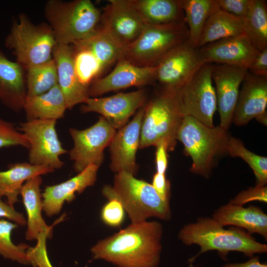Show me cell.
<instances>
[{"mask_svg":"<svg viewBox=\"0 0 267 267\" xmlns=\"http://www.w3.org/2000/svg\"><path fill=\"white\" fill-rule=\"evenodd\" d=\"M163 226L156 221L131 223L91 248L94 260L116 267H157L160 261Z\"/></svg>","mask_w":267,"mask_h":267,"instance_id":"cell-1","label":"cell"},{"mask_svg":"<svg viewBox=\"0 0 267 267\" xmlns=\"http://www.w3.org/2000/svg\"><path fill=\"white\" fill-rule=\"evenodd\" d=\"M178 238L185 245L196 244L200 247L199 252L189 260V263L211 250L218 251L222 257L230 251H237L251 258L256 254L267 252V246L257 241L248 232L239 227L225 229L209 217H200L196 222L185 225Z\"/></svg>","mask_w":267,"mask_h":267,"instance_id":"cell-2","label":"cell"},{"mask_svg":"<svg viewBox=\"0 0 267 267\" xmlns=\"http://www.w3.org/2000/svg\"><path fill=\"white\" fill-rule=\"evenodd\" d=\"M44 15L57 44L72 45L86 40L100 26L101 12L90 0H48Z\"/></svg>","mask_w":267,"mask_h":267,"instance_id":"cell-3","label":"cell"},{"mask_svg":"<svg viewBox=\"0 0 267 267\" xmlns=\"http://www.w3.org/2000/svg\"><path fill=\"white\" fill-rule=\"evenodd\" d=\"M102 193L108 200L121 203L132 223L142 222L151 217L165 221L171 218L170 200H163L152 184L129 173L116 174L113 186L105 185Z\"/></svg>","mask_w":267,"mask_h":267,"instance_id":"cell-4","label":"cell"},{"mask_svg":"<svg viewBox=\"0 0 267 267\" xmlns=\"http://www.w3.org/2000/svg\"><path fill=\"white\" fill-rule=\"evenodd\" d=\"M229 134L220 126H209L191 116H184L177 140L184 146V153L192 164L190 171L206 178L210 177L216 159L226 153Z\"/></svg>","mask_w":267,"mask_h":267,"instance_id":"cell-5","label":"cell"},{"mask_svg":"<svg viewBox=\"0 0 267 267\" xmlns=\"http://www.w3.org/2000/svg\"><path fill=\"white\" fill-rule=\"evenodd\" d=\"M183 118L178 91L160 88L145 105L139 148L163 141L168 151L174 150Z\"/></svg>","mask_w":267,"mask_h":267,"instance_id":"cell-6","label":"cell"},{"mask_svg":"<svg viewBox=\"0 0 267 267\" xmlns=\"http://www.w3.org/2000/svg\"><path fill=\"white\" fill-rule=\"evenodd\" d=\"M56 44L48 23L35 24L23 12L18 15L17 20H13L4 40L5 46L12 51L16 61L26 70L51 60Z\"/></svg>","mask_w":267,"mask_h":267,"instance_id":"cell-7","label":"cell"},{"mask_svg":"<svg viewBox=\"0 0 267 267\" xmlns=\"http://www.w3.org/2000/svg\"><path fill=\"white\" fill-rule=\"evenodd\" d=\"M185 21L165 25L146 24L137 39L125 49L123 58L140 67H156L163 57L187 41Z\"/></svg>","mask_w":267,"mask_h":267,"instance_id":"cell-8","label":"cell"},{"mask_svg":"<svg viewBox=\"0 0 267 267\" xmlns=\"http://www.w3.org/2000/svg\"><path fill=\"white\" fill-rule=\"evenodd\" d=\"M56 121L37 119L19 124L18 130L29 142L28 160L31 164L48 166L54 170L63 167L64 163L59 157L67 151L58 138Z\"/></svg>","mask_w":267,"mask_h":267,"instance_id":"cell-9","label":"cell"},{"mask_svg":"<svg viewBox=\"0 0 267 267\" xmlns=\"http://www.w3.org/2000/svg\"><path fill=\"white\" fill-rule=\"evenodd\" d=\"M178 96L183 117L191 116L213 126L217 98L211 78V64H205L179 90Z\"/></svg>","mask_w":267,"mask_h":267,"instance_id":"cell-10","label":"cell"},{"mask_svg":"<svg viewBox=\"0 0 267 267\" xmlns=\"http://www.w3.org/2000/svg\"><path fill=\"white\" fill-rule=\"evenodd\" d=\"M69 132L74 142L69 157L74 161V168L78 174L90 165L100 167L104 159V150L116 133L102 116L88 128L83 130L70 128Z\"/></svg>","mask_w":267,"mask_h":267,"instance_id":"cell-11","label":"cell"},{"mask_svg":"<svg viewBox=\"0 0 267 267\" xmlns=\"http://www.w3.org/2000/svg\"><path fill=\"white\" fill-rule=\"evenodd\" d=\"M206 64L199 50L187 41L169 51L156 67V81L161 88L179 90Z\"/></svg>","mask_w":267,"mask_h":267,"instance_id":"cell-12","label":"cell"},{"mask_svg":"<svg viewBox=\"0 0 267 267\" xmlns=\"http://www.w3.org/2000/svg\"><path fill=\"white\" fill-rule=\"evenodd\" d=\"M103 8L100 28L126 48L139 37L145 26L131 0H109Z\"/></svg>","mask_w":267,"mask_h":267,"instance_id":"cell-13","label":"cell"},{"mask_svg":"<svg viewBox=\"0 0 267 267\" xmlns=\"http://www.w3.org/2000/svg\"><path fill=\"white\" fill-rule=\"evenodd\" d=\"M144 90L119 93L106 97H87L80 107L83 113L100 114L115 130L124 126L137 109L145 105Z\"/></svg>","mask_w":267,"mask_h":267,"instance_id":"cell-14","label":"cell"},{"mask_svg":"<svg viewBox=\"0 0 267 267\" xmlns=\"http://www.w3.org/2000/svg\"><path fill=\"white\" fill-rule=\"evenodd\" d=\"M248 70L226 64H211V78L215 85L220 127L227 131L238 97L239 88Z\"/></svg>","mask_w":267,"mask_h":267,"instance_id":"cell-15","label":"cell"},{"mask_svg":"<svg viewBox=\"0 0 267 267\" xmlns=\"http://www.w3.org/2000/svg\"><path fill=\"white\" fill-rule=\"evenodd\" d=\"M144 106L139 109L134 118L116 133L110 144V168L116 174L124 172L133 176L138 170L135 154L139 148L140 130Z\"/></svg>","mask_w":267,"mask_h":267,"instance_id":"cell-16","label":"cell"},{"mask_svg":"<svg viewBox=\"0 0 267 267\" xmlns=\"http://www.w3.org/2000/svg\"><path fill=\"white\" fill-rule=\"evenodd\" d=\"M199 50L206 64L234 65L247 70L259 53L244 33L209 43Z\"/></svg>","mask_w":267,"mask_h":267,"instance_id":"cell-17","label":"cell"},{"mask_svg":"<svg viewBox=\"0 0 267 267\" xmlns=\"http://www.w3.org/2000/svg\"><path fill=\"white\" fill-rule=\"evenodd\" d=\"M156 67L137 66L122 57L109 74L90 85L88 96L97 97L111 91L151 84L156 81Z\"/></svg>","mask_w":267,"mask_h":267,"instance_id":"cell-18","label":"cell"},{"mask_svg":"<svg viewBox=\"0 0 267 267\" xmlns=\"http://www.w3.org/2000/svg\"><path fill=\"white\" fill-rule=\"evenodd\" d=\"M241 85L232 118V123L239 126L266 113L267 106V77L248 71Z\"/></svg>","mask_w":267,"mask_h":267,"instance_id":"cell-19","label":"cell"},{"mask_svg":"<svg viewBox=\"0 0 267 267\" xmlns=\"http://www.w3.org/2000/svg\"><path fill=\"white\" fill-rule=\"evenodd\" d=\"M99 167L90 165L75 177L56 185L47 186L42 194L43 210L48 217L59 214L65 202H70L75 193L94 185Z\"/></svg>","mask_w":267,"mask_h":267,"instance_id":"cell-20","label":"cell"},{"mask_svg":"<svg viewBox=\"0 0 267 267\" xmlns=\"http://www.w3.org/2000/svg\"><path fill=\"white\" fill-rule=\"evenodd\" d=\"M55 61L58 85L64 96L67 108L72 109L88 97V88L79 81L76 74L73 51L71 45L56 44L52 51Z\"/></svg>","mask_w":267,"mask_h":267,"instance_id":"cell-21","label":"cell"},{"mask_svg":"<svg viewBox=\"0 0 267 267\" xmlns=\"http://www.w3.org/2000/svg\"><path fill=\"white\" fill-rule=\"evenodd\" d=\"M24 69L10 60L0 48V101L12 111L23 109L27 97Z\"/></svg>","mask_w":267,"mask_h":267,"instance_id":"cell-22","label":"cell"},{"mask_svg":"<svg viewBox=\"0 0 267 267\" xmlns=\"http://www.w3.org/2000/svg\"><path fill=\"white\" fill-rule=\"evenodd\" d=\"M212 218L223 227L232 225L243 228L249 233H258L267 240V215L259 207L244 208L229 202L216 210Z\"/></svg>","mask_w":267,"mask_h":267,"instance_id":"cell-23","label":"cell"},{"mask_svg":"<svg viewBox=\"0 0 267 267\" xmlns=\"http://www.w3.org/2000/svg\"><path fill=\"white\" fill-rule=\"evenodd\" d=\"M42 183L41 176H37L27 180L21 188L20 195L27 215L25 233L27 240H37L42 234H47L49 238L52 235V225L49 226L44 220L42 194L40 186Z\"/></svg>","mask_w":267,"mask_h":267,"instance_id":"cell-24","label":"cell"},{"mask_svg":"<svg viewBox=\"0 0 267 267\" xmlns=\"http://www.w3.org/2000/svg\"><path fill=\"white\" fill-rule=\"evenodd\" d=\"M54 171L45 166H36L29 163H15L8 165L4 171H0V197H5L10 206L18 201V196L25 182L37 176Z\"/></svg>","mask_w":267,"mask_h":267,"instance_id":"cell-25","label":"cell"},{"mask_svg":"<svg viewBox=\"0 0 267 267\" xmlns=\"http://www.w3.org/2000/svg\"><path fill=\"white\" fill-rule=\"evenodd\" d=\"M145 24L159 25L185 21L179 0H131Z\"/></svg>","mask_w":267,"mask_h":267,"instance_id":"cell-26","label":"cell"},{"mask_svg":"<svg viewBox=\"0 0 267 267\" xmlns=\"http://www.w3.org/2000/svg\"><path fill=\"white\" fill-rule=\"evenodd\" d=\"M23 109L27 120H56L64 117L67 109L62 92L58 84L40 95L27 97Z\"/></svg>","mask_w":267,"mask_h":267,"instance_id":"cell-27","label":"cell"},{"mask_svg":"<svg viewBox=\"0 0 267 267\" xmlns=\"http://www.w3.org/2000/svg\"><path fill=\"white\" fill-rule=\"evenodd\" d=\"M243 33L242 20L221 9L216 3L205 22L196 48Z\"/></svg>","mask_w":267,"mask_h":267,"instance_id":"cell-28","label":"cell"},{"mask_svg":"<svg viewBox=\"0 0 267 267\" xmlns=\"http://www.w3.org/2000/svg\"><path fill=\"white\" fill-rule=\"evenodd\" d=\"M72 45H78L90 51L104 70L123 57L125 49L100 26L90 37Z\"/></svg>","mask_w":267,"mask_h":267,"instance_id":"cell-29","label":"cell"},{"mask_svg":"<svg viewBox=\"0 0 267 267\" xmlns=\"http://www.w3.org/2000/svg\"><path fill=\"white\" fill-rule=\"evenodd\" d=\"M244 32L259 52L267 48V5L264 0H251L249 11L242 20Z\"/></svg>","mask_w":267,"mask_h":267,"instance_id":"cell-30","label":"cell"},{"mask_svg":"<svg viewBox=\"0 0 267 267\" xmlns=\"http://www.w3.org/2000/svg\"><path fill=\"white\" fill-rule=\"evenodd\" d=\"M189 31L188 43L196 46L204 25L216 5L215 0H179Z\"/></svg>","mask_w":267,"mask_h":267,"instance_id":"cell-31","label":"cell"},{"mask_svg":"<svg viewBox=\"0 0 267 267\" xmlns=\"http://www.w3.org/2000/svg\"><path fill=\"white\" fill-rule=\"evenodd\" d=\"M26 71L27 97L44 93L58 84L56 65L53 57L46 62L32 66Z\"/></svg>","mask_w":267,"mask_h":267,"instance_id":"cell-32","label":"cell"},{"mask_svg":"<svg viewBox=\"0 0 267 267\" xmlns=\"http://www.w3.org/2000/svg\"><path fill=\"white\" fill-rule=\"evenodd\" d=\"M226 154L232 157H240L253 171L256 178V187L267 186V158L258 155L247 149L238 138L229 136L226 146Z\"/></svg>","mask_w":267,"mask_h":267,"instance_id":"cell-33","label":"cell"},{"mask_svg":"<svg viewBox=\"0 0 267 267\" xmlns=\"http://www.w3.org/2000/svg\"><path fill=\"white\" fill-rule=\"evenodd\" d=\"M71 45L76 74L80 82L89 89L94 81L99 78L104 69L90 51L78 45Z\"/></svg>","mask_w":267,"mask_h":267,"instance_id":"cell-34","label":"cell"},{"mask_svg":"<svg viewBox=\"0 0 267 267\" xmlns=\"http://www.w3.org/2000/svg\"><path fill=\"white\" fill-rule=\"evenodd\" d=\"M17 226L14 222L0 219V255L20 264L30 265L27 255L30 246L24 243L15 245L11 239V232Z\"/></svg>","mask_w":267,"mask_h":267,"instance_id":"cell-35","label":"cell"},{"mask_svg":"<svg viewBox=\"0 0 267 267\" xmlns=\"http://www.w3.org/2000/svg\"><path fill=\"white\" fill-rule=\"evenodd\" d=\"M21 146L28 149L29 144L24 134L15 125L0 118V148Z\"/></svg>","mask_w":267,"mask_h":267,"instance_id":"cell-36","label":"cell"},{"mask_svg":"<svg viewBox=\"0 0 267 267\" xmlns=\"http://www.w3.org/2000/svg\"><path fill=\"white\" fill-rule=\"evenodd\" d=\"M48 235L44 234L37 240L36 245L30 247L27 250V255L30 263L33 267H53L49 260L46 245Z\"/></svg>","mask_w":267,"mask_h":267,"instance_id":"cell-37","label":"cell"},{"mask_svg":"<svg viewBox=\"0 0 267 267\" xmlns=\"http://www.w3.org/2000/svg\"><path fill=\"white\" fill-rule=\"evenodd\" d=\"M101 217L103 222L109 226H119L124 219V209L118 201L109 200L102 209Z\"/></svg>","mask_w":267,"mask_h":267,"instance_id":"cell-38","label":"cell"},{"mask_svg":"<svg viewBox=\"0 0 267 267\" xmlns=\"http://www.w3.org/2000/svg\"><path fill=\"white\" fill-rule=\"evenodd\" d=\"M251 0H216L221 9L243 20L246 16Z\"/></svg>","mask_w":267,"mask_h":267,"instance_id":"cell-39","label":"cell"},{"mask_svg":"<svg viewBox=\"0 0 267 267\" xmlns=\"http://www.w3.org/2000/svg\"><path fill=\"white\" fill-rule=\"evenodd\" d=\"M254 200L267 203V186L261 187L255 186L243 190L240 192L233 199L231 200L230 202L233 204L243 206L247 202Z\"/></svg>","mask_w":267,"mask_h":267,"instance_id":"cell-40","label":"cell"},{"mask_svg":"<svg viewBox=\"0 0 267 267\" xmlns=\"http://www.w3.org/2000/svg\"><path fill=\"white\" fill-rule=\"evenodd\" d=\"M5 218L18 225L24 226L27 221L24 215L16 211L14 207L4 202L0 197V219Z\"/></svg>","mask_w":267,"mask_h":267,"instance_id":"cell-41","label":"cell"},{"mask_svg":"<svg viewBox=\"0 0 267 267\" xmlns=\"http://www.w3.org/2000/svg\"><path fill=\"white\" fill-rule=\"evenodd\" d=\"M152 185L163 200H170V183L165 174L156 173L153 178Z\"/></svg>","mask_w":267,"mask_h":267,"instance_id":"cell-42","label":"cell"},{"mask_svg":"<svg viewBox=\"0 0 267 267\" xmlns=\"http://www.w3.org/2000/svg\"><path fill=\"white\" fill-rule=\"evenodd\" d=\"M248 71L254 75L267 77V48L259 52Z\"/></svg>","mask_w":267,"mask_h":267,"instance_id":"cell-43","label":"cell"},{"mask_svg":"<svg viewBox=\"0 0 267 267\" xmlns=\"http://www.w3.org/2000/svg\"><path fill=\"white\" fill-rule=\"evenodd\" d=\"M156 164L157 173L165 174L168 166L167 146L163 142L158 143L156 146Z\"/></svg>","mask_w":267,"mask_h":267,"instance_id":"cell-44","label":"cell"},{"mask_svg":"<svg viewBox=\"0 0 267 267\" xmlns=\"http://www.w3.org/2000/svg\"><path fill=\"white\" fill-rule=\"evenodd\" d=\"M222 267H267V265L261 263L258 257L253 256L245 263H228L224 264Z\"/></svg>","mask_w":267,"mask_h":267,"instance_id":"cell-45","label":"cell"},{"mask_svg":"<svg viewBox=\"0 0 267 267\" xmlns=\"http://www.w3.org/2000/svg\"><path fill=\"white\" fill-rule=\"evenodd\" d=\"M257 121L260 122L261 123L264 124L265 126H267V112L261 115L260 117L256 119Z\"/></svg>","mask_w":267,"mask_h":267,"instance_id":"cell-46","label":"cell"}]
</instances>
